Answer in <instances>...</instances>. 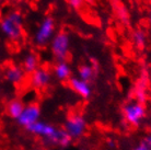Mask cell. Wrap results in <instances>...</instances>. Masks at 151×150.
Returning <instances> with one entry per match:
<instances>
[{
  "mask_svg": "<svg viewBox=\"0 0 151 150\" xmlns=\"http://www.w3.org/2000/svg\"><path fill=\"white\" fill-rule=\"evenodd\" d=\"M2 1H4V0H0V4H1V2H2Z\"/></svg>",
  "mask_w": 151,
  "mask_h": 150,
  "instance_id": "cell-22",
  "label": "cell"
},
{
  "mask_svg": "<svg viewBox=\"0 0 151 150\" xmlns=\"http://www.w3.org/2000/svg\"><path fill=\"white\" fill-rule=\"evenodd\" d=\"M25 72L23 70V68L18 65H10L4 69V78L8 82L11 84L18 86L24 81L25 79Z\"/></svg>",
  "mask_w": 151,
  "mask_h": 150,
  "instance_id": "cell-10",
  "label": "cell"
},
{
  "mask_svg": "<svg viewBox=\"0 0 151 150\" xmlns=\"http://www.w3.org/2000/svg\"><path fill=\"white\" fill-rule=\"evenodd\" d=\"M49 45H50V52L57 59V61L66 60L70 52V36L65 31L57 32Z\"/></svg>",
  "mask_w": 151,
  "mask_h": 150,
  "instance_id": "cell-6",
  "label": "cell"
},
{
  "mask_svg": "<svg viewBox=\"0 0 151 150\" xmlns=\"http://www.w3.org/2000/svg\"><path fill=\"white\" fill-rule=\"evenodd\" d=\"M67 82H68V86L71 89L72 92H75L81 99L87 100V99H89L92 95V87H91V83L83 81L80 78H78L77 76H75V77L72 76Z\"/></svg>",
  "mask_w": 151,
  "mask_h": 150,
  "instance_id": "cell-9",
  "label": "cell"
},
{
  "mask_svg": "<svg viewBox=\"0 0 151 150\" xmlns=\"http://www.w3.org/2000/svg\"><path fill=\"white\" fill-rule=\"evenodd\" d=\"M24 102L20 99H12L11 101L8 102L7 106H6V112H7L8 116L13 118V120H18L24 109Z\"/></svg>",
  "mask_w": 151,
  "mask_h": 150,
  "instance_id": "cell-12",
  "label": "cell"
},
{
  "mask_svg": "<svg viewBox=\"0 0 151 150\" xmlns=\"http://www.w3.org/2000/svg\"><path fill=\"white\" fill-rule=\"evenodd\" d=\"M132 150H151V134H147L139 143L132 147Z\"/></svg>",
  "mask_w": 151,
  "mask_h": 150,
  "instance_id": "cell-17",
  "label": "cell"
},
{
  "mask_svg": "<svg viewBox=\"0 0 151 150\" xmlns=\"http://www.w3.org/2000/svg\"><path fill=\"white\" fill-rule=\"evenodd\" d=\"M63 129L69 136L71 141L81 139L88 131L87 118L81 113H72L66 118Z\"/></svg>",
  "mask_w": 151,
  "mask_h": 150,
  "instance_id": "cell-5",
  "label": "cell"
},
{
  "mask_svg": "<svg viewBox=\"0 0 151 150\" xmlns=\"http://www.w3.org/2000/svg\"><path fill=\"white\" fill-rule=\"evenodd\" d=\"M96 76V68L90 64H83L79 66L78 71H77V77L86 82L91 83L94 80Z\"/></svg>",
  "mask_w": 151,
  "mask_h": 150,
  "instance_id": "cell-14",
  "label": "cell"
},
{
  "mask_svg": "<svg viewBox=\"0 0 151 150\" xmlns=\"http://www.w3.org/2000/svg\"><path fill=\"white\" fill-rule=\"evenodd\" d=\"M132 41L134 46L136 47L138 50H144L147 46L148 43V36L146 32L140 29H137L132 32Z\"/></svg>",
  "mask_w": 151,
  "mask_h": 150,
  "instance_id": "cell-15",
  "label": "cell"
},
{
  "mask_svg": "<svg viewBox=\"0 0 151 150\" xmlns=\"http://www.w3.org/2000/svg\"><path fill=\"white\" fill-rule=\"evenodd\" d=\"M36 150H47V149H43V148H41V149H36Z\"/></svg>",
  "mask_w": 151,
  "mask_h": 150,
  "instance_id": "cell-21",
  "label": "cell"
},
{
  "mask_svg": "<svg viewBox=\"0 0 151 150\" xmlns=\"http://www.w3.org/2000/svg\"><path fill=\"white\" fill-rule=\"evenodd\" d=\"M134 97H135L134 100H137L141 103H144L146 101V99H147V86H146L145 81H139L137 83L135 91H134Z\"/></svg>",
  "mask_w": 151,
  "mask_h": 150,
  "instance_id": "cell-16",
  "label": "cell"
},
{
  "mask_svg": "<svg viewBox=\"0 0 151 150\" xmlns=\"http://www.w3.org/2000/svg\"><path fill=\"white\" fill-rule=\"evenodd\" d=\"M56 34V22L52 17H45L38 24L34 33L33 43L40 48H44L50 44L52 40Z\"/></svg>",
  "mask_w": 151,
  "mask_h": 150,
  "instance_id": "cell-4",
  "label": "cell"
},
{
  "mask_svg": "<svg viewBox=\"0 0 151 150\" xmlns=\"http://www.w3.org/2000/svg\"><path fill=\"white\" fill-rule=\"evenodd\" d=\"M69 7L72 8L73 10H80L84 6V0H67Z\"/></svg>",
  "mask_w": 151,
  "mask_h": 150,
  "instance_id": "cell-19",
  "label": "cell"
},
{
  "mask_svg": "<svg viewBox=\"0 0 151 150\" xmlns=\"http://www.w3.org/2000/svg\"><path fill=\"white\" fill-rule=\"evenodd\" d=\"M115 13H116L117 18L118 19L123 20H127V17H128V13H127V10H126V8L124 6H122V4H115Z\"/></svg>",
  "mask_w": 151,
  "mask_h": 150,
  "instance_id": "cell-18",
  "label": "cell"
},
{
  "mask_svg": "<svg viewBox=\"0 0 151 150\" xmlns=\"http://www.w3.org/2000/svg\"><path fill=\"white\" fill-rule=\"evenodd\" d=\"M41 116L42 110L41 106L38 105V103H36V102H30V103L25 104L22 113H21V115L17 120V122H18V124L21 127L27 129L30 126H32L35 123H37L38 120H41Z\"/></svg>",
  "mask_w": 151,
  "mask_h": 150,
  "instance_id": "cell-7",
  "label": "cell"
},
{
  "mask_svg": "<svg viewBox=\"0 0 151 150\" xmlns=\"http://www.w3.org/2000/svg\"><path fill=\"white\" fill-rule=\"evenodd\" d=\"M149 2H150V4H151V0H149Z\"/></svg>",
  "mask_w": 151,
  "mask_h": 150,
  "instance_id": "cell-23",
  "label": "cell"
},
{
  "mask_svg": "<svg viewBox=\"0 0 151 150\" xmlns=\"http://www.w3.org/2000/svg\"><path fill=\"white\" fill-rule=\"evenodd\" d=\"M23 15L20 11H10L0 19V30L8 40L20 41L23 36Z\"/></svg>",
  "mask_w": 151,
  "mask_h": 150,
  "instance_id": "cell-2",
  "label": "cell"
},
{
  "mask_svg": "<svg viewBox=\"0 0 151 150\" xmlns=\"http://www.w3.org/2000/svg\"><path fill=\"white\" fill-rule=\"evenodd\" d=\"M148 21H149V24L151 25V10L149 11V13H148Z\"/></svg>",
  "mask_w": 151,
  "mask_h": 150,
  "instance_id": "cell-20",
  "label": "cell"
},
{
  "mask_svg": "<svg viewBox=\"0 0 151 150\" xmlns=\"http://www.w3.org/2000/svg\"><path fill=\"white\" fill-rule=\"evenodd\" d=\"M53 80V74L46 67H38L30 75L29 83L35 90H45Z\"/></svg>",
  "mask_w": 151,
  "mask_h": 150,
  "instance_id": "cell-8",
  "label": "cell"
},
{
  "mask_svg": "<svg viewBox=\"0 0 151 150\" xmlns=\"http://www.w3.org/2000/svg\"><path fill=\"white\" fill-rule=\"evenodd\" d=\"M122 115H123L124 122L128 126L138 127L146 118L147 110L145 107L144 103L137 100H130L123 105Z\"/></svg>",
  "mask_w": 151,
  "mask_h": 150,
  "instance_id": "cell-3",
  "label": "cell"
},
{
  "mask_svg": "<svg viewBox=\"0 0 151 150\" xmlns=\"http://www.w3.org/2000/svg\"><path fill=\"white\" fill-rule=\"evenodd\" d=\"M23 70L25 74L31 75L33 71H35L38 67H40V59L38 56L34 53H29L27 54L22 60V66Z\"/></svg>",
  "mask_w": 151,
  "mask_h": 150,
  "instance_id": "cell-13",
  "label": "cell"
},
{
  "mask_svg": "<svg viewBox=\"0 0 151 150\" xmlns=\"http://www.w3.org/2000/svg\"><path fill=\"white\" fill-rule=\"evenodd\" d=\"M31 135L44 140L50 146L66 148L71 143V139L63 128H59L45 120H38L27 129Z\"/></svg>",
  "mask_w": 151,
  "mask_h": 150,
  "instance_id": "cell-1",
  "label": "cell"
},
{
  "mask_svg": "<svg viewBox=\"0 0 151 150\" xmlns=\"http://www.w3.org/2000/svg\"><path fill=\"white\" fill-rule=\"evenodd\" d=\"M53 76L55 78L60 81V82H66L72 77L71 67L67 60H60L57 61L53 68Z\"/></svg>",
  "mask_w": 151,
  "mask_h": 150,
  "instance_id": "cell-11",
  "label": "cell"
}]
</instances>
